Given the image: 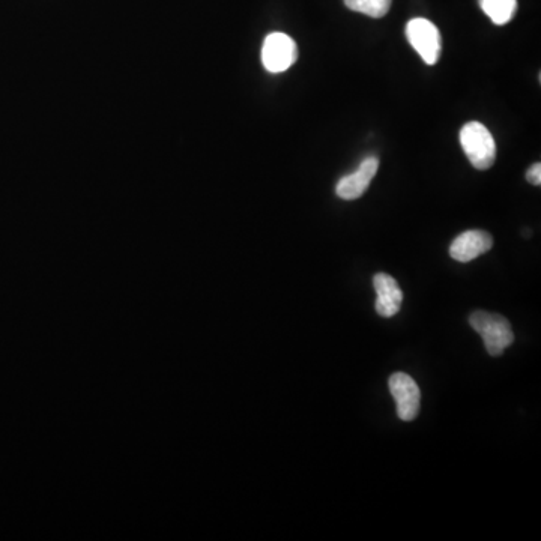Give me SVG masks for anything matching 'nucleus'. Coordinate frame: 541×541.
Here are the masks:
<instances>
[{"mask_svg":"<svg viewBox=\"0 0 541 541\" xmlns=\"http://www.w3.org/2000/svg\"><path fill=\"white\" fill-rule=\"evenodd\" d=\"M493 239L484 230H468L460 233L450 245V256L457 262H471L492 248Z\"/></svg>","mask_w":541,"mask_h":541,"instance_id":"nucleus-7","label":"nucleus"},{"mask_svg":"<svg viewBox=\"0 0 541 541\" xmlns=\"http://www.w3.org/2000/svg\"><path fill=\"white\" fill-rule=\"evenodd\" d=\"M460 145L475 169L487 170L495 163V139L481 122H468L460 130Z\"/></svg>","mask_w":541,"mask_h":541,"instance_id":"nucleus-2","label":"nucleus"},{"mask_svg":"<svg viewBox=\"0 0 541 541\" xmlns=\"http://www.w3.org/2000/svg\"><path fill=\"white\" fill-rule=\"evenodd\" d=\"M346 7L355 13L364 14L372 19L387 16L393 0H345Z\"/></svg>","mask_w":541,"mask_h":541,"instance_id":"nucleus-10","label":"nucleus"},{"mask_svg":"<svg viewBox=\"0 0 541 541\" xmlns=\"http://www.w3.org/2000/svg\"><path fill=\"white\" fill-rule=\"evenodd\" d=\"M480 7L495 25L504 26L516 14L517 0H480Z\"/></svg>","mask_w":541,"mask_h":541,"instance_id":"nucleus-9","label":"nucleus"},{"mask_svg":"<svg viewBox=\"0 0 541 541\" xmlns=\"http://www.w3.org/2000/svg\"><path fill=\"white\" fill-rule=\"evenodd\" d=\"M297 59V43L289 35L274 32L265 38L262 47V64L269 73H285L297 62Z\"/></svg>","mask_w":541,"mask_h":541,"instance_id":"nucleus-3","label":"nucleus"},{"mask_svg":"<svg viewBox=\"0 0 541 541\" xmlns=\"http://www.w3.org/2000/svg\"><path fill=\"white\" fill-rule=\"evenodd\" d=\"M526 179H528V182H531L532 185H537V187L541 184L540 163L532 164V166L529 167L528 173H526Z\"/></svg>","mask_w":541,"mask_h":541,"instance_id":"nucleus-11","label":"nucleus"},{"mask_svg":"<svg viewBox=\"0 0 541 541\" xmlns=\"http://www.w3.org/2000/svg\"><path fill=\"white\" fill-rule=\"evenodd\" d=\"M406 37L427 65H435L441 58V32L430 20H411L406 26Z\"/></svg>","mask_w":541,"mask_h":541,"instance_id":"nucleus-4","label":"nucleus"},{"mask_svg":"<svg viewBox=\"0 0 541 541\" xmlns=\"http://www.w3.org/2000/svg\"><path fill=\"white\" fill-rule=\"evenodd\" d=\"M469 325L480 334L484 348L492 357H501L505 349L514 342L510 322L501 315L487 312H475L469 316Z\"/></svg>","mask_w":541,"mask_h":541,"instance_id":"nucleus-1","label":"nucleus"},{"mask_svg":"<svg viewBox=\"0 0 541 541\" xmlns=\"http://www.w3.org/2000/svg\"><path fill=\"white\" fill-rule=\"evenodd\" d=\"M376 291V313L382 318H393L400 312L403 303V292L396 279L388 274L379 273L373 277Z\"/></svg>","mask_w":541,"mask_h":541,"instance_id":"nucleus-8","label":"nucleus"},{"mask_svg":"<svg viewBox=\"0 0 541 541\" xmlns=\"http://www.w3.org/2000/svg\"><path fill=\"white\" fill-rule=\"evenodd\" d=\"M391 396L396 400L397 417L402 421H414L420 412L421 393L417 382L406 373H394L388 379Z\"/></svg>","mask_w":541,"mask_h":541,"instance_id":"nucleus-5","label":"nucleus"},{"mask_svg":"<svg viewBox=\"0 0 541 541\" xmlns=\"http://www.w3.org/2000/svg\"><path fill=\"white\" fill-rule=\"evenodd\" d=\"M378 169V158H366L354 173L340 179L339 184H337L336 187L337 196L343 200L360 199V197L369 190L370 182L375 178Z\"/></svg>","mask_w":541,"mask_h":541,"instance_id":"nucleus-6","label":"nucleus"}]
</instances>
